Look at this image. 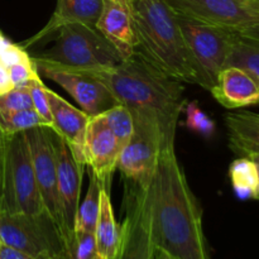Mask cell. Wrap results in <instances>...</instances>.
Listing matches in <instances>:
<instances>
[{
  "instance_id": "10",
  "label": "cell",
  "mask_w": 259,
  "mask_h": 259,
  "mask_svg": "<svg viewBox=\"0 0 259 259\" xmlns=\"http://www.w3.org/2000/svg\"><path fill=\"white\" fill-rule=\"evenodd\" d=\"M51 132H52V128L40 125L28 129L24 132V134L28 147H29L33 172H34L35 182H37L43 207L62 230L63 235L70 243L71 252H72L73 242L66 233L62 215H61L57 190V166H56L55 149H53Z\"/></svg>"
},
{
  "instance_id": "14",
  "label": "cell",
  "mask_w": 259,
  "mask_h": 259,
  "mask_svg": "<svg viewBox=\"0 0 259 259\" xmlns=\"http://www.w3.org/2000/svg\"><path fill=\"white\" fill-rule=\"evenodd\" d=\"M120 151L121 147L109 129L103 114L90 116L86 126L83 157L85 164L95 175L101 187H110Z\"/></svg>"
},
{
  "instance_id": "21",
  "label": "cell",
  "mask_w": 259,
  "mask_h": 259,
  "mask_svg": "<svg viewBox=\"0 0 259 259\" xmlns=\"http://www.w3.org/2000/svg\"><path fill=\"white\" fill-rule=\"evenodd\" d=\"M225 67H237L259 82V35L237 32Z\"/></svg>"
},
{
  "instance_id": "29",
  "label": "cell",
  "mask_w": 259,
  "mask_h": 259,
  "mask_svg": "<svg viewBox=\"0 0 259 259\" xmlns=\"http://www.w3.org/2000/svg\"><path fill=\"white\" fill-rule=\"evenodd\" d=\"M8 75H9L13 88H14V86L27 85L32 78L38 76V71L33 63L32 58L28 57L10 66L8 68Z\"/></svg>"
},
{
  "instance_id": "3",
  "label": "cell",
  "mask_w": 259,
  "mask_h": 259,
  "mask_svg": "<svg viewBox=\"0 0 259 259\" xmlns=\"http://www.w3.org/2000/svg\"><path fill=\"white\" fill-rule=\"evenodd\" d=\"M136 52L181 82L205 89L201 72L186 47L176 13L166 0H133Z\"/></svg>"
},
{
  "instance_id": "22",
  "label": "cell",
  "mask_w": 259,
  "mask_h": 259,
  "mask_svg": "<svg viewBox=\"0 0 259 259\" xmlns=\"http://www.w3.org/2000/svg\"><path fill=\"white\" fill-rule=\"evenodd\" d=\"M230 180L235 192L240 197L257 200L259 196L258 162L249 158H238L230 164Z\"/></svg>"
},
{
  "instance_id": "15",
  "label": "cell",
  "mask_w": 259,
  "mask_h": 259,
  "mask_svg": "<svg viewBox=\"0 0 259 259\" xmlns=\"http://www.w3.org/2000/svg\"><path fill=\"white\" fill-rule=\"evenodd\" d=\"M96 29L123 60L131 57L136 52L133 0H104Z\"/></svg>"
},
{
  "instance_id": "19",
  "label": "cell",
  "mask_w": 259,
  "mask_h": 259,
  "mask_svg": "<svg viewBox=\"0 0 259 259\" xmlns=\"http://www.w3.org/2000/svg\"><path fill=\"white\" fill-rule=\"evenodd\" d=\"M94 237L98 257L100 259H115L120 242V225L114 217L110 192L106 187H101L100 211L96 220Z\"/></svg>"
},
{
  "instance_id": "25",
  "label": "cell",
  "mask_w": 259,
  "mask_h": 259,
  "mask_svg": "<svg viewBox=\"0 0 259 259\" xmlns=\"http://www.w3.org/2000/svg\"><path fill=\"white\" fill-rule=\"evenodd\" d=\"M40 125H45V123L34 109L0 114V128L5 134L20 133Z\"/></svg>"
},
{
  "instance_id": "2",
  "label": "cell",
  "mask_w": 259,
  "mask_h": 259,
  "mask_svg": "<svg viewBox=\"0 0 259 259\" xmlns=\"http://www.w3.org/2000/svg\"><path fill=\"white\" fill-rule=\"evenodd\" d=\"M85 72L98 77L133 118L158 126L161 151L175 147L177 123L186 105L181 81L154 67L138 52L113 67Z\"/></svg>"
},
{
  "instance_id": "20",
  "label": "cell",
  "mask_w": 259,
  "mask_h": 259,
  "mask_svg": "<svg viewBox=\"0 0 259 259\" xmlns=\"http://www.w3.org/2000/svg\"><path fill=\"white\" fill-rule=\"evenodd\" d=\"M104 0H57L55 14L46 25L40 35L55 32L61 25L80 23L96 28V22L100 17Z\"/></svg>"
},
{
  "instance_id": "7",
  "label": "cell",
  "mask_w": 259,
  "mask_h": 259,
  "mask_svg": "<svg viewBox=\"0 0 259 259\" xmlns=\"http://www.w3.org/2000/svg\"><path fill=\"white\" fill-rule=\"evenodd\" d=\"M182 37L192 61L201 72L205 90H211L217 76L227 66L233 37L237 32L176 14Z\"/></svg>"
},
{
  "instance_id": "26",
  "label": "cell",
  "mask_w": 259,
  "mask_h": 259,
  "mask_svg": "<svg viewBox=\"0 0 259 259\" xmlns=\"http://www.w3.org/2000/svg\"><path fill=\"white\" fill-rule=\"evenodd\" d=\"M33 109L32 98L27 85L14 86L0 94V114Z\"/></svg>"
},
{
  "instance_id": "31",
  "label": "cell",
  "mask_w": 259,
  "mask_h": 259,
  "mask_svg": "<svg viewBox=\"0 0 259 259\" xmlns=\"http://www.w3.org/2000/svg\"><path fill=\"white\" fill-rule=\"evenodd\" d=\"M153 259H172L169 255H167L166 253L163 252H159V250H156V253H154V258Z\"/></svg>"
},
{
  "instance_id": "28",
  "label": "cell",
  "mask_w": 259,
  "mask_h": 259,
  "mask_svg": "<svg viewBox=\"0 0 259 259\" xmlns=\"http://www.w3.org/2000/svg\"><path fill=\"white\" fill-rule=\"evenodd\" d=\"M184 109L186 111V125L189 126V129L205 137H211L214 134V120L200 109L196 101L186 104Z\"/></svg>"
},
{
  "instance_id": "23",
  "label": "cell",
  "mask_w": 259,
  "mask_h": 259,
  "mask_svg": "<svg viewBox=\"0 0 259 259\" xmlns=\"http://www.w3.org/2000/svg\"><path fill=\"white\" fill-rule=\"evenodd\" d=\"M100 191L101 185L90 171V185H89L88 194L82 204L78 205L77 215L75 222V232H89L94 233L100 211Z\"/></svg>"
},
{
  "instance_id": "18",
  "label": "cell",
  "mask_w": 259,
  "mask_h": 259,
  "mask_svg": "<svg viewBox=\"0 0 259 259\" xmlns=\"http://www.w3.org/2000/svg\"><path fill=\"white\" fill-rule=\"evenodd\" d=\"M229 147L238 158L259 162V116L249 110L225 115Z\"/></svg>"
},
{
  "instance_id": "17",
  "label": "cell",
  "mask_w": 259,
  "mask_h": 259,
  "mask_svg": "<svg viewBox=\"0 0 259 259\" xmlns=\"http://www.w3.org/2000/svg\"><path fill=\"white\" fill-rule=\"evenodd\" d=\"M215 100L227 109H243L259 100V82L237 67L223 68L210 90Z\"/></svg>"
},
{
  "instance_id": "16",
  "label": "cell",
  "mask_w": 259,
  "mask_h": 259,
  "mask_svg": "<svg viewBox=\"0 0 259 259\" xmlns=\"http://www.w3.org/2000/svg\"><path fill=\"white\" fill-rule=\"evenodd\" d=\"M45 91L52 115L51 128L61 138L65 139L76 161L86 166L85 157H83V143H85L86 126L90 116L83 113L81 109L71 105L67 100L48 89L47 86L45 88Z\"/></svg>"
},
{
  "instance_id": "12",
  "label": "cell",
  "mask_w": 259,
  "mask_h": 259,
  "mask_svg": "<svg viewBox=\"0 0 259 259\" xmlns=\"http://www.w3.org/2000/svg\"><path fill=\"white\" fill-rule=\"evenodd\" d=\"M125 210L115 259H153L156 248L149 232L144 190L133 182H129V191H126Z\"/></svg>"
},
{
  "instance_id": "6",
  "label": "cell",
  "mask_w": 259,
  "mask_h": 259,
  "mask_svg": "<svg viewBox=\"0 0 259 259\" xmlns=\"http://www.w3.org/2000/svg\"><path fill=\"white\" fill-rule=\"evenodd\" d=\"M0 239L7 247L39 259H72L71 245L46 211L0 214Z\"/></svg>"
},
{
  "instance_id": "27",
  "label": "cell",
  "mask_w": 259,
  "mask_h": 259,
  "mask_svg": "<svg viewBox=\"0 0 259 259\" xmlns=\"http://www.w3.org/2000/svg\"><path fill=\"white\" fill-rule=\"evenodd\" d=\"M29 89L30 98H32V105L35 113L40 116L46 126H52V115H51L50 104H48L47 95H46L45 88L46 85L39 78V75L35 76L34 78L27 83Z\"/></svg>"
},
{
  "instance_id": "1",
  "label": "cell",
  "mask_w": 259,
  "mask_h": 259,
  "mask_svg": "<svg viewBox=\"0 0 259 259\" xmlns=\"http://www.w3.org/2000/svg\"><path fill=\"white\" fill-rule=\"evenodd\" d=\"M144 190V204L156 250L172 259H211L202 210L177 159L175 147L161 151Z\"/></svg>"
},
{
  "instance_id": "30",
  "label": "cell",
  "mask_w": 259,
  "mask_h": 259,
  "mask_svg": "<svg viewBox=\"0 0 259 259\" xmlns=\"http://www.w3.org/2000/svg\"><path fill=\"white\" fill-rule=\"evenodd\" d=\"M0 259H39L34 258L32 255H28L25 253L19 252L17 249H13V248L7 247V245L3 244L2 250H0Z\"/></svg>"
},
{
  "instance_id": "9",
  "label": "cell",
  "mask_w": 259,
  "mask_h": 259,
  "mask_svg": "<svg viewBox=\"0 0 259 259\" xmlns=\"http://www.w3.org/2000/svg\"><path fill=\"white\" fill-rule=\"evenodd\" d=\"M133 134L121 148L116 168L125 181L146 189L156 171L162 148L158 126L152 121L133 118Z\"/></svg>"
},
{
  "instance_id": "33",
  "label": "cell",
  "mask_w": 259,
  "mask_h": 259,
  "mask_svg": "<svg viewBox=\"0 0 259 259\" xmlns=\"http://www.w3.org/2000/svg\"><path fill=\"white\" fill-rule=\"evenodd\" d=\"M2 247H3V242H2V239H0V250H2Z\"/></svg>"
},
{
  "instance_id": "5",
  "label": "cell",
  "mask_w": 259,
  "mask_h": 259,
  "mask_svg": "<svg viewBox=\"0 0 259 259\" xmlns=\"http://www.w3.org/2000/svg\"><path fill=\"white\" fill-rule=\"evenodd\" d=\"M33 58L77 71L113 67L123 60L96 28L80 23L61 25L52 47Z\"/></svg>"
},
{
  "instance_id": "24",
  "label": "cell",
  "mask_w": 259,
  "mask_h": 259,
  "mask_svg": "<svg viewBox=\"0 0 259 259\" xmlns=\"http://www.w3.org/2000/svg\"><path fill=\"white\" fill-rule=\"evenodd\" d=\"M103 115L105 118L109 129L115 137L116 142L123 148L133 134L134 124L131 111L121 104H116L115 106L105 111Z\"/></svg>"
},
{
  "instance_id": "32",
  "label": "cell",
  "mask_w": 259,
  "mask_h": 259,
  "mask_svg": "<svg viewBox=\"0 0 259 259\" xmlns=\"http://www.w3.org/2000/svg\"><path fill=\"white\" fill-rule=\"evenodd\" d=\"M7 136V134L4 133V132L2 131V128H0V144H2V142H3V139H4V137Z\"/></svg>"
},
{
  "instance_id": "4",
  "label": "cell",
  "mask_w": 259,
  "mask_h": 259,
  "mask_svg": "<svg viewBox=\"0 0 259 259\" xmlns=\"http://www.w3.org/2000/svg\"><path fill=\"white\" fill-rule=\"evenodd\" d=\"M46 211L33 172L24 132L7 134L0 144V214Z\"/></svg>"
},
{
  "instance_id": "8",
  "label": "cell",
  "mask_w": 259,
  "mask_h": 259,
  "mask_svg": "<svg viewBox=\"0 0 259 259\" xmlns=\"http://www.w3.org/2000/svg\"><path fill=\"white\" fill-rule=\"evenodd\" d=\"M176 14L259 35V0H166Z\"/></svg>"
},
{
  "instance_id": "13",
  "label": "cell",
  "mask_w": 259,
  "mask_h": 259,
  "mask_svg": "<svg viewBox=\"0 0 259 259\" xmlns=\"http://www.w3.org/2000/svg\"><path fill=\"white\" fill-rule=\"evenodd\" d=\"M51 137L57 166V190L61 215L66 233L73 242L76 215L80 205L81 185L86 166L76 161L65 139L61 138L53 129Z\"/></svg>"
},
{
  "instance_id": "11",
  "label": "cell",
  "mask_w": 259,
  "mask_h": 259,
  "mask_svg": "<svg viewBox=\"0 0 259 259\" xmlns=\"http://www.w3.org/2000/svg\"><path fill=\"white\" fill-rule=\"evenodd\" d=\"M32 58L37 71L65 89L89 116L104 114L115 106L116 100L109 89L91 73L60 67L45 61Z\"/></svg>"
}]
</instances>
